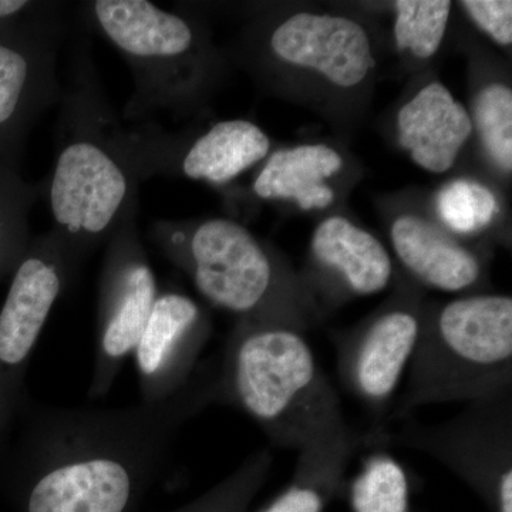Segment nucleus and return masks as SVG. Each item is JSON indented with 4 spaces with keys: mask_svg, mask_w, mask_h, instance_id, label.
<instances>
[{
    "mask_svg": "<svg viewBox=\"0 0 512 512\" xmlns=\"http://www.w3.org/2000/svg\"><path fill=\"white\" fill-rule=\"evenodd\" d=\"M403 148L414 163L443 174L456 163L461 148L473 133V120L463 104L441 83L424 86L397 114Z\"/></svg>",
    "mask_w": 512,
    "mask_h": 512,
    "instance_id": "15",
    "label": "nucleus"
},
{
    "mask_svg": "<svg viewBox=\"0 0 512 512\" xmlns=\"http://www.w3.org/2000/svg\"><path fill=\"white\" fill-rule=\"evenodd\" d=\"M342 167V157L333 148L303 144L272 154L252 188L262 200L293 201L305 211L323 210L335 201V192L325 181Z\"/></svg>",
    "mask_w": 512,
    "mask_h": 512,
    "instance_id": "18",
    "label": "nucleus"
},
{
    "mask_svg": "<svg viewBox=\"0 0 512 512\" xmlns=\"http://www.w3.org/2000/svg\"><path fill=\"white\" fill-rule=\"evenodd\" d=\"M421 323L416 309L393 306L339 339L340 380L370 412L383 413L392 403L419 342Z\"/></svg>",
    "mask_w": 512,
    "mask_h": 512,
    "instance_id": "12",
    "label": "nucleus"
},
{
    "mask_svg": "<svg viewBox=\"0 0 512 512\" xmlns=\"http://www.w3.org/2000/svg\"><path fill=\"white\" fill-rule=\"evenodd\" d=\"M86 28L126 60L134 93L124 117L143 120L158 111L184 116L208 79V52L200 29L177 10L147 0H96L80 6Z\"/></svg>",
    "mask_w": 512,
    "mask_h": 512,
    "instance_id": "5",
    "label": "nucleus"
},
{
    "mask_svg": "<svg viewBox=\"0 0 512 512\" xmlns=\"http://www.w3.org/2000/svg\"><path fill=\"white\" fill-rule=\"evenodd\" d=\"M271 466L272 456L269 451L261 450L251 454L217 487L173 512H245L249 501L268 476Z\"/></svg>",
    "mask_w": 512,
    "mask_h": 512,
    "instance_id": "25",
    "label": "nucleus"
},
{
    "mask_svg": "<svg viewBox=\"0 0 512 512\" xmlns=\"http://www.w3.org/2000/svg\"><path fill=\"white\" fill-rule=\"evenodd\" d=\"M53 229L33 237L0 309V457L28 399L26 373L53 306L79 271Z\"/></svg>",
    "mask_w": 512,
    "mask_h": 512,
    "instance_id": "7",
    "label": "nucleus"
},
{
    "mask_svg": "<svg viewBox=\"0 0 512 512\" xmlns=\"http://www.w3.org/2000/svg\"><path fill=\"white\" fill-rule=\"evenodd\" d=\"M353 512L409 511V481L404 467L384 450L363 458L350 487Z\"/></svg>",
    "mask_w": 512,
    "mask_h": 512,
    "instance_id": "21",
    "label": "nucleus"
},
{
    "mask_svg": "<svg viewBox=\"0 0 512 512\" xmlns=\"http://www.w3.org/2000/svg\"><path fill=\"white\" fill-rule=\"evenodd\" d=\"M359 444L345 424L302 448L292 484L264 512H322Z\"/></svg>",
    "mask_w": 512,
    "mask_h": 512,
    "instance_id": "19",
    "label": "nucleus"
},
{
    "mask_svg": "<svg viewBox=\"0 0 512 512\" xmlns=\"http://www.w3.org/2000/svg\"><path fill=\"white\" fill-rule=\"evenodd\" d=\"M210 332L207 313L190 296L158 293L133 353L141 402H163L190 382Z\"/></svg>",
    "mask_w": 512,
    "mask_h": 512,
    "instance_id": "13",
    "label": "nucleus"
},
{
    "mask_svg": "<svg viewBox=\"0 0 512 512\" xmlns=\"http://www.w3.org/2000/svg\"><path fill=\"white\" fill-rule=\"evenodd\" d=\"M386 441L436 458L478 487H490L498 512H512L511 392L471 402L454 419L412 423Z\"/></svg>",
    "mask_w": 512,
    "mask_h": 512,
    "instance_id": "10",
    "label": "nucleus"
},
{
    "mask_svg": "<svg viewBox=\"0 0 512 512\" xmlns=\"http://www.w3.org/2000/svg\"><path fill=\"white\" fill-rule=\"evenodd\" d=\"M70 67L59 99L55 167L40 190L47 192L53 231L82 266L137 207L140 181L128 157L127 127L107 99L82 40Z\"/></svg>",
    "mask_w": 512,
    "mask_h": 512,
    "instance_id": "2",
    "label": "nucleus"
},
{
    "mask_svg": "<svg viewBox=\"0 0 512 512\" xmlns=\"http://www.w3.org/2000/svg\"><path fill=\"white\" fill-rule=\"evenodd\" d=\"M39 192L18 168L0 161V281L13 275L28 251L33 238L29 215Z\"/></svg>",
    "mask_w": 512,
    "mask_h": 512,
    "instance_id": "20",
    "label": "nucleus"
},
{
    "mask_svg": "<svg viewBox=\"0 0 512 512\" xmlns=\"http://www.w3.org/2000/svg\"><path fill=\"white\" fill-rule=\"evenodd\" d=\"M394 37L400 50L419 59H429L439 52L450 19L447 0H399L394 3Z\"/></svg>",
    "mask_w": 512,
    "mask_h": 512,
    "instance_id": "22",
    "label": "nucleus"
},
{
    "mask_svg": "<svg viewBox=\"0 0 512 512\" xmlns=\"http://www.w3.org/2000/svg\"><path fill=\"white\" fill-rule=\"evenodd\" d=\"M46 2L30 0H0V35L22 25L43 9Z\"/></svg>",
    "mask_w": 512,
    "mask_h": 512,
    "instance_id": "27",
    "label": "nucleus"
},
{
    "mask_svg": "<svg viewBox=\"0 0 512 512\" xmlns=\"http://www.w3.org/2000/svg\"><path fill=\"white\" fill-rule=\"evenodd\" d=\"M394 252L410 274L444 292H461L480 281L481 264L473 252L431 222L402 215L393 222Z\"/></svg>",
    "mask_w": 512,
    "mask_h": 512,
    "instance_id": "16",
    "label": "nucleus"
},
{
    "mask_svg": "<svg viewBox=\"0 0 512 512\" xmlns=\"http://www.w3.org/2000/svg\"><path fill=\"white\" fill-rule=\"evenodd\" d=\"M311 249L319 268L350 295H375L392 281V258L382 242L346 218L323 221L313 234Z\"/></svg>",
    "mask_w": 512,
    "mask_h": 512,
    "instance_id": "17",
    "label": "nucleus"
},
{
    "mask_svg": "<svg viewBox=\"0 0 512 512\" xmlns=\"http://www.w3.org/2000/svg\"><path fill=\"white\" fill-rule=\"evenodd\" d=\"M437 214L451 231L473 235L483 231L500 211L497 197L485 185L470 180L451 181L441 188Z\"/></svg>",
    "mask_w": 512,
    "mask_h": 512,
    "instance_id": "23",
    "label": "nucleus"
},
{
    "mask_svg": "<svg viewBox=\"0 0 512 512\" xmlns=\"http://www.w3.org/2000/svg\"><path fill=\"white\" fill-rule=\"evenodd\" d=\"M215 400L238 407L275 446L298 451L346 424L301 330L284 325L238 323L225 346Z\"/></svg>",
    "mask_w": 512,
    "mask_h": 512,
    "instance_id": "3",
    "label": "nucleus"
},
{
    "mask_svg": "<svg viewBox=\"0 0 512 512\" xmlns=\"http://www.w3.org/2000/svg\"><path fill=\"white\" fill-rule=\"evenodd\" d=\"M470 19L495 43H512V3L510 0H464L460 3Z\"/></svg>",
    "mask_w": 512,
    "mask_h": 512,
    "instance_id": "26",
    "label": "nucleus"
},
{
    "mask_svg": "<svg viewBox=\"0 0 512 512\" xmlns=\"http://www.w3.org/2000/svg\"><path fill=\"white\" fill-rule=\"evenodd\" d=\"M215 390L217 376L205 372L163 402L120 409H59L28 396L0 457V495L13 512H137Z\"/></svg>",
    "mask_w": 512,
    "mask_h": 512,
    "instance_id": "1",
    "label": "nucleus"
},
{
    "mask_svg": "<svg viewBox=\"0 0 512 512\" xmlns=\"http://www.w3.org/2000/svg\"><path fill=\"white\" fill-rule=\"evenodd\" d=\"M268 46L282 62L313 70L345 89L359 86L375 66L366 30L343 16L296 13L276 26Z\"/></svg>",
    "mask_w": 512,
    "mask_h": 512,
    "instance_id": "14",
    "label": "nucleus"
},
{
    "mask_svg": "<svg viewBox=\"0 0 512 512\" xmlns=\"http://www.w3.org/2000/svg\"><path fill=\"white\" fill-rule=\"evenodd\" d=\"M150 234L212 305L239 316V322L272 323L302 332L282 301L274 259L244 225L228 218L195 224L157 221Z\"/></svg>",
    "mask_w": 512,
    "mask_h": 512,
    "instance_id": "6",
    "label": "nucleus"
},
{
    "mask_svg": "<svg viewBox=\"0 0 512 512\" xmlns=\"http://www.w3.org/2000/svg\"><path fill=\"white\" fill-rule=\"evenodd\" d=\"M474 121L481 143L495 165L512 168V92L505 84H490L474 103Z\"/></svg>",
    "mask_w": 512,
    "mask_h": 512,
    "instance_id": "24",
    "label": "nucleus"
},
{
    "mask_svg": "<svg viewBox=\"0 0 512 512\" xmlns=\"http://www.w3.org/2000/svg\"><path fill=\"white\" fill-rule=\"evenodd\" d=\"M63 9V3L46 2L0 35V160L18 170L30 131L62 93L56 60L67 32Z\"/></svg>",
    "mask_w": 512,
    "mask_h": 512,
    "instance_id": "9",
    "label": "nucleus"
},
{
    "mask_svg": "<svg viewBox=\"0 0 512 512\" xmlns=\"http://www.w3.org/2000/svg\"><path fill=\"white\" fill-rule=\"evenodd\" d=\"M511 387L512 299L464 296L423 318L397 414L424 404L490 399Z\"/></svg>",
    "mask_w": 512,
    "mask_h": 512,
    "instance_id": "4",
    "label": "nucleus"
},
{
    "mask_svg": "<svg viewBox=\"0 0 512 512\" xmlns=\"http://www.w3.org/2000/svg\"><path fill=\"white\" fill-rule=\"evenodd\" d=\"M137 207L106 242L97 306V345L89 396H106L133 355L158 296L156 275L137 229Z\"/></svg>",
    "mask_w": 512,
    "mask_h": 512,
    "instance_id": "8",
    "label": "nucleus"
},
{
    "mask_svg": "<svg viewBox=\"0 0 512 512\" xmlns=\"http://www.w3.org/2000/svg\"><path fill=\"white\" fill-rule=\"evenodd\" d=\"M127 150L137 180L181 175L222 185L261 163L271 140L248 120L215 123L194 140L165 134L153 126L127 128Z\"/></svg>",
    "mask_w": 512,
    "mask_h": 512,
    "instance_id": "11",
    "label": "nucleus"
}]
</instances>
